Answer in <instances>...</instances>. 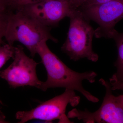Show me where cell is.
<instances>
[{"label": "cell", "mask_w": 123, "mask_h": 123, "mask_svg": "<svg viewBox=\"0 0 123 123\" xmlns=\"http://www.w3.org/2000/svg\"><path fill=\"white\" fill-rule=\"evenodd\" d=\"M69 18V28L62 50L74 61L86 58L96 62L98 56L93 51L92 47L95 30L90 24L89 20L79 9L74 10Z\"/></svg>", "instance_id": "obj_3"}, {"label": "cell", "mask_w": 123, "mask_h": 123, "mask_svg": "<svg viewBox=\"0 0 123 123\" xmlns=\"http://www.w3.org/2000/svg\"><path fill=\"white\" fill-rule=\"evenodd\" d=\"M6 22L0 23V45L3 43V38H4Z\"/></svg>", "instance_id": "obj_15"}, {"label": "cell", "mask_w": 123, "mask_h": 123, "mask_svg": "<svg viewBox=\"0 0 123 123\" xmlns=\"http://www.w3.org/2000/svg\"><path fill=\"white\" fill-rule=\"evenodd\" d=\"M118 97L120 102L121 103L123 107V94L119 95V96H118Z\"/></svg>", "instance_id": "obj_18"}, {"label": "cell", "mask_w": 123, "mask_h": 123, "mask_svg": "<svg viewBox=\"0 0 123 123\" xmlns=\"http://www.w3.org/2000/svg\"><path fill=\"white\" fill-rule=\"evenodd\" d=\"M5 117L0 112V123H8V122L5 120Z\"/></svg>", "instance_id": "obj_17"}, {"label": "cell", "mask_w": 123, "mask_h": 123, "mask_svg": "<svg viewBox=\"0 0 123 123\" xmlns=\"http://www.w3.org/2000/svg\"><path fill=\"white\" fill-rule=\"evenodd\" d=\"M110 84L112 91L120 90L123 91V81L110 80Z\"/></svg>", "instance_id": "obj_14"}, {"label": "cell", "mask_w": 123, "mask_h": 123, "mask_svg": "<svg viewBox=\"0 0 123 123\" xmlns=\"http://www.w3.org/2000/svg\"><path fill=\"white\" fill-rule=\"evenodd\" d=\"M80 97L76 94L75 90L66 89L62 94L43 102L36 107L27 111H18L16 113L18 123H24L33 119L48 122L59 120L60 123H72L65 114L69 104L75 107L79 104Z\"/></svg>", "instance_id": "obj_4"}, {"label": "cell", "mask_w": 123, "mask_h": 123, "mask_svg": "<svg viewBox=\"0 0 123 123\" xmlns=\"http://www.w3.org/2000/svg\"></svg>", "instance_id": "obj_20"}, {"label": "cell", "mask_w": 123, "mask_h": 123, "mask_svg": "<svg viewBox=\"0 0 123 123\" xmlns=\"http://www.w3.org/2000/svg\"><path fill=\"white\" fill-rule=\"evenodd\" d=\"M99 82L106 89L103 102L99 109L94 112L73 109L68 112L70 118H77L85 123H123V107L118 97L112 94L111 86L101 78Z\"/></svg>", "instance_id": "obj_6"}, {"label": "cell", "mask_w": 123, "mask_h": 123, "mask_svg": "<svg viewBox=\"0 0 123 123\" xmlns=\"http://www.w3.org/2000/svg\"><path fill=\"white\" fill-rule=\"evenodd\" d=\"M41 0H18L17 2V4L18 5H23L31 3V2Z\"/></svg>", "instance_id": "obj_16"}, {"label": "cell", "mask_w": 123, "mask_h": 123, "mask_svg": "<svg viewBox=\"0 0 123 123\" xmlns=\"http://www.w3.org/2000/svg\"><path fill=\"white\" fill-rule=\"evenodd\" d=\"M112 0H87L86 2L80 8L102 4Z\"/></svg>", "instance_id": "obj_12"}, {"label": "cell", "mask_w": 123, "mask_h": 123, "mask_svg": "<svg viewBox=\"0 0 123 123\" xmlns=\"http://www.w3.org/2000/svg\"><path fill=\"white\" fill-rule=\"evenodd\" d=\"M15 50V47L8 43L0 46V69L9 60L13 58Z\"/></svg>", "instance_id": "obj_11"}, {"label": "cell", "mask_w": 123, "mask_h": 123, "mask_svg": "<svg viewBox=\"0 0 123 123\" xmlns=\"http://www.w3.org/2000/svg\"><path fill=\"white\" fill-rule=\"evenodd\" d=\"M18 0H12V2H13V3L17 5H18L17 2Z\"/></svg>", "instance_id": "obj_19"}, {"label": "cell", "mask_w": 123, "mask_h": 123, "mask_svg": "<svg viewBox=\"0 0 123 123\" xmlns=\"http://www.w3.org/2000/svg\"><path fill=\"white\" fill-rule=\"evenodd\" d=\"M50 28L27 13L20 6L6 20L4 38L11 45L16 42L21 43L34 57L37 54V47L42 41L58 42L51 34Z\"/></svg>", "instance_id": "obj_2"}, {"label": "cell", "mask_w": 123, "mask_h": 123, "mask_svg": "<svg viewBox=\"0 0 123 123\" xmlns=\"http://www.w3.org/2000/svg\"><path fill=\"white\" fill-rule=\"evenodd\" d=\"M111 38L114 40L117 47L118 57L115 62L116 72L110 79L111 80L123 81V33L115 31Z\"/></svg>", "instance_id": "obj_9"}, {"label": "cell", "mask_w": 123, "mask_h": 123, "mask_svg": "<svg viewBox=\"0 0 123 123\" xmlns=\"http://www.w3.org/2000/svg\"><path fill=\"white\" fill-rule=\"evenodd\" d=\"M17 9L11 0H0V22L6 21L9 16Z\"/></svg>", "instance_id": "obj_10"}, {"label": "cell", "mask_w": 123, "mask_h": 123, "mask_svg": "<svg viewBox=\"0 0 123 123\" xmlns=\"http://www.w3.org/2000/svg\"><path fill=\"white\" fill-rule=\"evenodd\" d=\"M89 20L97 23L99 26L95 30L96 38H111L116 31V24L123 18V0H112L97 5L79 9Z\"/></svg>", "instance_id": "obj_7"}, {"label": "cell", "mask_w": 123, "mask_h": 123, "mask_svg": "<svg viewBox=\"0 0 123 123\" xmlns=\"http://www.w3.org/2000/svg\"><path fill=\"white\" fill-rule=\"evenodd\" d=\"M47 42L40 43L36 49L47 74V79L43 82L39 89L46 91L51 88L70 89L80 92L89 101L98 102L99 99L86 90L82 85L84 80L94 82L97 74L93 71L80 73L72 70L50 50Z\"/></svg>", "instance_id": "obj_1"}, {"label": "cell", "mask_w": 123, "mask_h": 123, "mask_svg": "<svg viewBox=\"0 0 123 123\" xmlns=\"http://www.w3.org/2000/svg\"><path fill=\"white\" fill-rule=\"evenodd\" d=\"M87 0H68L72 8L75 10L80 8Z\"/></svg>", "instance_id": "obj_13"}, {"label": "cell", "mask_w": 123, "mask_h": 123, "mask_svg": "<svg viewBox=\"0 0 123 123\" xmlns=\"http://www.w3.org/2000/svg\"><path fill=\"white\" fill-rule=\"evenodd\" d=\"M13 59L7 68L0 71V77L6 81L11 88L30 86L39 89L43 81L38 79L36 73L38 63L27 56L20 45L15 47Z\"/></svg>", "instance_id": "obj_5"}, {"label": "cell", "mask_w": 123, "mask_h": 123, "mask_svg": "<svg viewBox=\"0 0 123 123\" xmlns=\"http://www.w3.org/2000/svg\"><path fill=\"white\" fill-rule=\"evenodd\" d=\"M21 6L27 13L50 28L57 26L64 18H69L75 10L68 0H42Z\"/></svg>", "instance_id": "obj_8"}]
</instances>
